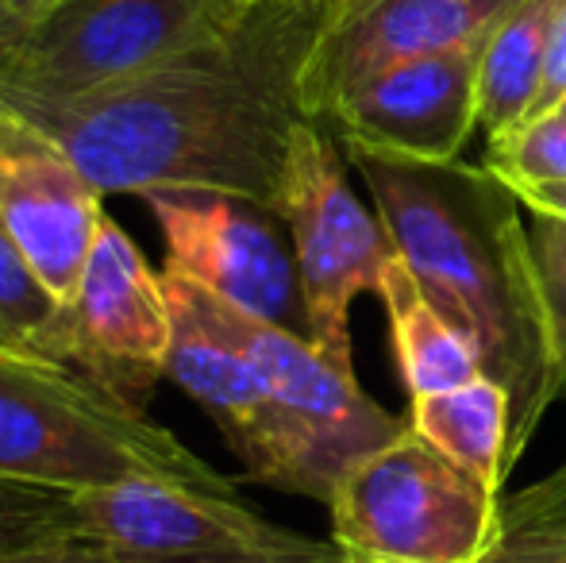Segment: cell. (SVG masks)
Returning a JSON list of instances; mask_svg holds the SVG:
<instances>
[{
    "label": "cell",
    "instance_id": "e0dca14e",
    "mask_svg": "<svg viewBox=\"0 0 566 563\" xmlns=\"http://www.w3.org/2000/svg\"><path fill=\"white\" fill-rule=\"evenodd\" d=\"M559 4L563 0H521L485 39L478 70V124L490 136L516 128L536 113Z\"/></svg>",
    "mask_w": 566,
    "mask_h": 563
},
{
    "label": "cell",
    "instance_id": "52a82bcc",
    "mask_svg": "<svg viewBox=\"0 0 566 563\" xmlns=\"http://www.w3.org/2000/svg\"><path fill=\"white\" fill-rule=\"evenodd\" d=\"M343 147L328 128L297 121L285 155L274 212L282 217L297 259L308 340L332 363H350V305L378 293L381 274L397 259L378 212H370L347 186Z\"/></svg>",
    "mask_w": 566,
    "mask_h": 563
},
{
    "label": "cell",
    "instance_id": "603a6c76",
    "mask_svg": "<svg viewBox=\"0 0 566 563\" xmlns=\"http://www.w3.org/2000/svg\"><path fill=\"white\" fill-rule=\"evenodd\" d=\"M528 232L539 263V285H544L555 371H559V383L566 394V225L555 217H536V225Z\"/></svg>",
    "mask_w": 566,
    "mask_h": 563
},
{
    "label": "cell",
    "instance_id": "277c9868",
    "mask_svg": "<svg viewBox=\"0 0 566 563\" xmlns=\"http://www.w3.org/2000/svg\"><path fill=\"white\" fill-rule=\"evenodd\" d=\"M220 309L270 398L266 456L251 482L328 505L343 475L405 432L409 421L386 414L358 386L355 371L316 352L308 336L239 313L228 301Z\"/></svg>",
    "mask_w": 566,
    "mask_h": 563
},
{
    "label": "cell",
    "instance_id": "6da1fadb",
    "mask_svg": "<svg viewBox=\"0 0 566 563\" xmlns=\"http://www.w3.org/2000/svg\"><path fill=\"white\" fill-rule=\"evenodd\" d=\"M297 59L220 31L74 105L23 113L51 132L101 194L217 189L274 209L293 124ZM20 116V113H15Z\"/></svg>",
    "mask_w": 566,
    "mask_h": 563
},
{
    "label": "cell",
    "instance_id": "4fadbf2b",
    "mask_svg": "<svg viewBox=\"0 0 566 563\" xmlns=\"http://www.w3.org/2000/svg\"><path fill=\"white\" fill-rule=\"evenodd\" d=\"M482 46L462 43L451 51L401 62L370 82L343 93L324 128L339 147H366L409 163H454L478 124V70Z\"/></svg>",
    "mask_w": 566,
    "mask_h": 563
},
{
    "label": "cell",
    "instance_id": "7c38bea8",
    "mask_svg": "<svg viewBox=\"0 0 566 563\" xmlns=\"http://www.w3.org/2000/svg\"><path fill=\"white\" fill-rule=\"evenodd\" d=\"M101 201L105 194L51 132L0 108V220L62 309L108 217Z\"/></svg>",
    "mask_w": 566,
    "mask_h": 563
},
{
    "label": "cell",
    "instance_id": "2e32d148",
    "mask_svg": "<svg viewBox=\"0 0 566 563\" xmlns=\"http://www.w3.org/2000/svg\"><path fill=\"white\" fill-rule=\"evenodd\" d=\"M409 425L424 436L432 448H440L451 463L470 471L478 482L501 494L513 471L509 444H513V402L505 386L490 375H478L474 383L454 386L443 394L412 398Z\"/></svg>",
    "mask_w": 566,
    "mask_h": 563
},
{
    "label": "cell",
    "instance_id": "d4e9b609",
    "mask_svg": "<svg viewBox=\"0 0 566 563\" xmlns=\"http://www.w3.org/2000/svg\"><path fill=\"white\" fill-rule=\"evenodd\" d=\"M566 101V0L555 12V23H552V43H547V70H544V90H539V101H536V113H552Z\"/></svg>",
    "mask_w": 566,
    "mask_h": 563
},
{
    "label": "cell",
    "instance_id": "5bb4252c",
    "mask_svg": "<svg viewBox=\"0 0 566 563\" xmlns=\"http://www.w3.org/2000/svg\"><path fill=\"white\" fill-rule=\"evenodd\" d=\"M170 301V347H166V378L178 383L224 432L228 448L239 456L251 479L266 456L270 440V398L254 371L251 355L239 347L220 298L201 290L181 274H166Z\"/></svg>",
    "mask_w": 566,
    "mask_h": 563
},
{
    "label": "cell",
    "instance_id": "d6986e66",
    "mask_svg": "<svg viewBox=\"0 0 566 563\" xmlns=\"http://www.w3.org/2000/svg\"><path fill=\"white\" fill-rule=\"evenodd\" d=\"M478 563H566V467L501 498L497 533Z\"/></svg>",
    "mask_w": 566,
    "mask_h": 563
},
{
    "label": "cell",
    "instance_id": "44dd1931",
    "mask_svg": "<svg viewBox=\"0 0 566 563\" xmlns=\"http://www.w3.org/2000/svg\"><path fill=\"white\" fill-rule=\"evenodd\" d=\"M77 529L74 494L0 479V556Z\"/></svg>",
    "mask_w": 566,
    "mask_h": 563
},
{
    "label": "cell",
    "instance_id": "ffe728a7",
    "mask_svg": "<svg viewBox=\"0 0 566 563\" xmlns=\"http://www.w3.org/2000/svg\"><path fill=\"white\" fill-rule=\"evenodd\" d=\"M482 166L509 189L566 186V108L528 116L516 128L490 136Z\"/></svg>",
    "mask_w": 566,
    "mask_h": 563
},
{
    "label": "cell",
    "instance_id": "5b68a950",
    "mask_svg": "<svg viewBox=\"0 0 566 563\" xmlns=\"http://www.w3.org/2000/svg\"><path fill=\"white\" fill-rule=\"evenodd\" d=\"M501 498L405 425L339 479L332 541L355 563H478Z\"/></svg>",
    "mask_w": 566,
    "mask_h": 563
},
{
    "label": "cell",
    "instance_id": "8992f818",
    "mask_svg": "<svg viewBox=\"0 0 566 563\" xmlns=\"http://www.w3.org/2000/svg\"><path fill=\"white\" fill-rule=\"evenodd\" d=\"M220 31L212 0H59L0 46V108L74 105Z\"/></svg>",
    "mask_w": 566,
    "mask_h": 563
},
{
    "label": "cell",
    "instance_id": "484cf974",
    "mask_svg": "<svg viewBox=\"0 0 566 563\" xmlns=\"http://www.w3.org/2000/svg\"><path fill=\"white\" fill-rule=\"evenodd\" d=\"M513 194L521 197L524 209H532V217H555L566 225V186H528Z\"/></svg>",
    "mask_w": 566,
    "mask_h": 563
},
{
    "label": "cell",
    "instance_id": "ac0fdd59",
    "mask_svg": "<svg viewBox=\"0 0 566 563\" xmlns=\"http://www.w3.org/2000/svg\"><path fill=\"white\" fill-rule=\"evenodd\" d=\"M62 301L39 282L0 220V352L62 363Z\"/></svg>",
    "mask_w": 566,
    "mask_h": 563
},
{
    "label": "cell",
    "instance_id": "ba28073f",
    "mask_svg": "<svg viewBox=\"0 0 566 563\" xmlns=\"http://www.w3.org/2000/svg\"><path fill=\"white\" fill-rule=\"evenodd\" d=\"M74 510L77 529L119 563H355L336 541L262 518L235 490L127 479L74 494Z\"/></svg>",
    "mask_w": 566,
    "mask_h": 563
},
{
    "label": "cell",
    "instance_id": "4316f807",
    "mask_svg": "<svg viewBox=\"0 0 566 563\" xmlns=\"http://www.w3.org/2000/svg\"><path fill=\"white\" fill-rule=\"evenodd\" d=\"M54 4H59V0H8V8H12L15 23H20V31L28 28V23H35L39 15L51 12Z\"/></svg>",
    "mask_w": 566,
    "mask_h": 563
},
{
    "label": "cell",
    "instance_id": "3957f363",
    "mask_svg": "<svg viewBox=\"0 0 566 563\" xmlns=\"http://www.w3.org/2000/svg\"><path fill=\"white\" fill-rule=\"evenodd\" d=\"M0 479L85 494L127 479L235 490L170 428L62 363L0 352Z\"/></svg>",
    "mask_w": 566,
    "mask_h": 563
},
{
    "label": "cell",
    "instance_id": "30bf717a",
    "mask_svg": "<svg viewBox=\"0 0 566 563\" xmlns=\"http://www.w3.org/2000/svg\"><path fill=\"white\" fill-rule=\"evenodd\" d=\"M166 347L170 301L163 271H155L139 243L105 217L62 316V363L124 409L147 414L143 406L166 378Z\"/></svg>",
    "mask_w": 566,
    "mask_h": 563
},
{
    "label": "cell",
    "instance_id": "cb8c5ba5",
    "mask_svg": "<svg viewBox=\"0 0 566 563\" xmlns=\"http://www.w3.org/2000/svg\"><path fill=\"white\" fill-rule=\"evenodd\" d=\"M0 563H119V560L97 536L82 533V529H70V533L46 536V541L4 552Z\"/></svg>",
    "mask_w": 566,
    "mask_h": 563
},
{
    "label": "cell",
    "instance_id": "83f0119b",
    "mask_svg": "<svg viewBox=\"0 0 566 563\" xmlns=\"http://www.w3.org/2000/svg\"><path fill=\"white\" fill-rule=\"evenodd\" d=\"M363 4H370V0H324L321 20H316V31L328 28V23H332V20H339L343 12H350V8H363ZM316 31H313V35H316Z\"/></svg>",
    "mask_w": 566,
    "mask_h": 563
},
{
    "label": "cell",
    "instance_id": "8fae6325",
    "mask_svg": "<svg viewBox=\"0 0 566 563\" xmlns=\"http://www.w3.org/2000/svg\"><path fill=\"white\" fill-rule=\"evenodd\" d=\"M521 0H370L308 39L293 97L305 121L321 124L343 93L401 62L490 39Z\"/></svg>",
    "mask_w": 566,
    "mask_h": 563
},
{
    "label": "cell",
    "instance_id": "7a4b0ae2",
    "mask_svg": "<svg viewBox=\"0 0 566 563\" xmlns=\"http://www.w3.org/2000/svg\"><path fill=\"white\" fill-rule=\"evenodd\" d=\"M397 256L436 309L474 344L482 371L513 402L509 463L524 456L563 394L544 285L521 197L485 166L409 163L343 147Z\"/></svg>",
    "mask_w": 566,
    "mask_h": 563
},
{
    "label": "cell",
    "instance_id": "9c48e42d",
    "mask_svg": "<svg viewBox=\"0 0 566 563\" xmlns=\"http://www.w3.org/2000/svg\"><path fill=\"white\" fill-rule=\"evenodd\" d=\"M143 201L163 232L166 274L197 282L239 313L308 336L297 259L274 209L217 189H155Z\"/></svg>",
    "mask_w": 566,
    "mask_h": 563
},
{
    "label": "cell",
    "instance_id": "7402d4cb",
    "mask_svg": "<svg viewBox=\"0 0 566 563\" xmlns=\"http://www.w3.org/2000/svg\"><path fill=\"white\" fill-rule=\"evenodd\" d=\"M212 4H217L220 20L231 31H243V35H259L285 46L301 66V54H305L308 39H313L324 0H212Z\"/></svg>",
    "mask_w": 566,
    "mask_h": 563
},
{
    "label": "cell",
    "instance_id": "f1b7e54d",
    "mask_svg": "<svg viewBox=\"0 0 566 563\" xmlns=\"http://www.w3.org/2000/svg\"><path fill=\"white\" fill-rule=\"evenodd\" d=\"M20 35V23H15L12 8H8V0H0V46L8 43V39Z\"/></svg>",
    "mask_w": 566,
    "mask_h": 563
},
{
    "label": "cell",
    "instance_id": "4dcf8cb0",
    "mask_svg": "<svg viewBox=\"0 0 566 563\" xmlns=\"http://www.w3.org/2000/svg\"><path fill=\"white\" fill-rule=\"evenodd\" d=\"M563 467H566V463H563Z\"/></svg>",
    "mask_w": 566,
    "mask_h": 563
},
{
    "label": "cell",
    "instance_id": "f546056e",
    "mask_svg": "<svg viewBox=\"0 0 566 563\" xmlns=\"http://www.w3.org/2000/svg\"><path fill=\"white\" fill-rule=\"evenodd\" d=\"M559 108H566V101H563V105H559Z\"/></svg>",
    "mask_w": 566,
    "mask_h": 563
},
{
    "label": "cell",
    "instance_id": "9a60e30c",
    "mask_svg": "<svg viewBox=\"0 0 566 563\" xmlns=\"http://www.w3.org/2000/svg\"><path fill=\"white\" fill-rule=\"evenodd\" d=\"M378 298L386 305L394 359L409 398L454 390V386H467L478 375H485L474 344L428 301V293L420 290L417 274L405 267L401 256L381 274Z\"/></svg>",
    "mask_w": 566,
    "mask_h": 563
}]
</instances>
